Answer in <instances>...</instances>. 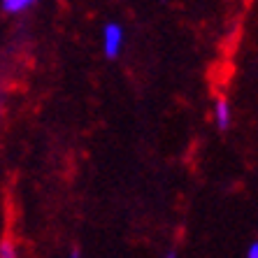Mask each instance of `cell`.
Here are the masks:
<instances>
[{
	"instance_id": "cell-4",
	"label": "cell",
	"mask_w": 258,
	"mask_h": 258,
	"mask_svg": "<svg viewBox=\"0 0 258 258\" xmlns=\"http://www.w3.org/2000/svg\"><path fill=\"white\" fill-rule=\"evenodd\" d=\"M0 258H19L17 246H14V242L10 240V237H3V240H0Z\"/></svg>"
},
{
	"instance_id": "cell-6",
	"label": "cell",
	"mask_w": 258,
	"mask_h": 258,
	"mask_svg": "<svg viewBox=\"0 0 258 258\" xmlns=\"http://www.w3.org/2000/svg\"><path fill=\"white\" fill-rule=\"evenodd\" d=\"M70 258H82V251H79V249H72Z\"/></svg>"
},
{
	"instance_id": "cell-3",
	"label": "cell",
	"mask_w": 258,
	"mask_h": 258,
	"mask_svg": "<svg viewBox=\"0 0 258 258\" xmlns=\"http://www.w3.org/2000/svg\"><path fill=\"white\" fill-rule=\"evenodd\" d=\"M40 0H0V7L5 14H24L30 7H35Z\"/></svg>"
},
{
	"instance_id": "cell-1",
	"label": "cell",
	"mask_w": 258,
	"mask_h": 258,
	"mask_svg": "<svg viewBox=\"0 0 258 258\" xmlns=\"http://www.w3.org/2000/svg\"><path fill=\"white\" fill-rule=\"evenodd\" d=\"M123 42H126V33L121 28V24L116 21H109L102 30V49H105V56L107 58H119L121 49H123Z\"/></svg>"
},
{
	"instance_id": "cell-2",
	"label": "cell",
	"mask_w": 258,
	"mask_h": 258,
	"mask_svg": "<svg viewBox=\"0 0 258 258\" xmlns=\"http://www.w3.org/2000/svg\"><path fill=\"white\" fill-rule=\"evenodd\" d=\"M214 121H216V128L221 133H226L230 128V121H233V116H230V102L226 96H219L214 102Z\"/></svg>"
},
{
	"instance_id": "cell-5",
	"label": "cell",
	"mask_w": 258,
	"mask_h": 258,
	"mask_svg": "<svg viewBox=\"0 0 258 258\" xmlns=\"http://www.w3.org/2000/svg\"><path fill=\"white\" fill-rule=\"evenodd\" d=\"M246 258H258V242H251V244H249V251H246Z\"/></svg>"
}]
</instances>
